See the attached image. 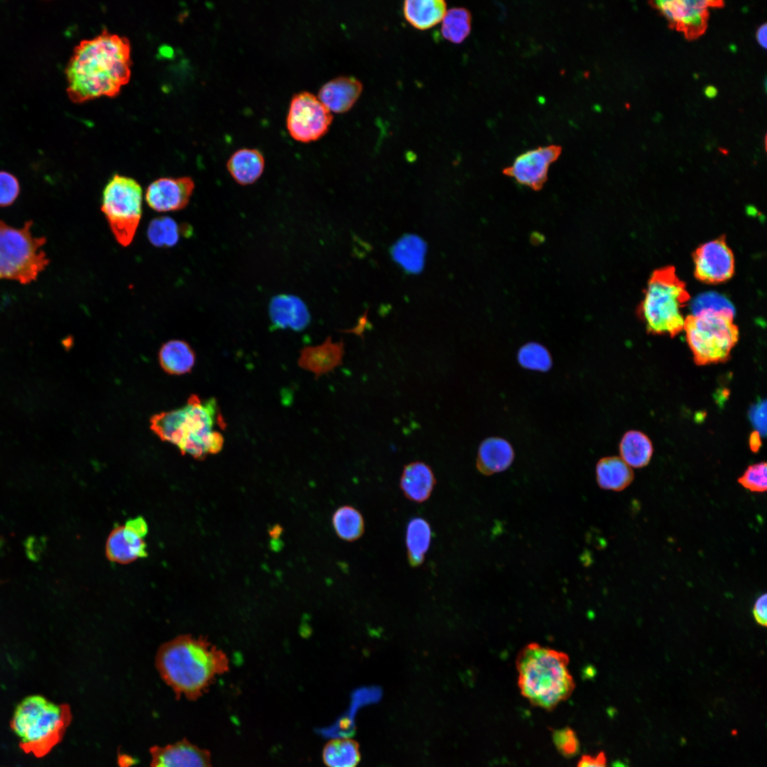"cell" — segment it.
I'll return each mask as SVG.
<instances>
[{"label": "cell", "mask_w": 767, "mask_h": 767, "mask_svg": "<svg viewBox=\"0 0 767 767\" xmlns=\"http://www.w3.org/2000/svg\"><path fill=\"white\" fill-rule=\"evenodd\" d=\"M514 452L509 442L501 437H489L479 445L477 468L484 475L502 472L512 463Z\"/></svg>", "instance_id": "19"}, {"label": "cell", "mask_w": 767, "mask_h": 767, "mask_svg": "<svg viewBox=\"0 0 767 767\" xmlns=\"http://www.w3.org/2000/svg\"><path fill=\"white\" fill-rule=\"evenodd\" d=\"M552 739L556 749L563 756L567 758L574 756L580 750L578 737L574 730L570 727L553 731Z\"/></svg>", "instance_id": "34"}, {"label": "cell", "mask_w": 767, "mask_h": 767, "mask_svg": "<svg viewBox=\"0 0 767 767\" xmlns=\"http://www.w3.org/2000/svg\"><path fill=\"white\" fill-rule=\"evenodd\" d=\"M576 767H625V766L620 762L609 764L605 754L600 751L596 754L583 755Z\"/></svg>", "instance_id": "37"}, {"label": "cell", "mask_w": 767, "mask_h": 767, "mask_svg": "<svg viewBox=\"0 0 767 767\" xmlns=\"http://www.w3.org/2000/svg\"><path fill=\"white\" fill-rule=\"evenodd\" d=\"M148 525L141 516L130 518L114 528L106 543V555L114 562L127 564L147 556L145 537Z\"/></svg>", "instance_id": "13"}, {"label": "cell", "mask_w": 767, "mask_h": 767, "mask_svg": "<svg viewBox=\"0 0 767 767\" xmlns=\"http://www.w3.org/2000/svg\"><path fill=\"white\" fill-rule=\"evenodd\" d=\"M756 38L758 44L764 49L767 48V24L764 23L758 27L756 33Z\"/></svg>", "instance_id": "40"}, {"label": "cell", "mask_w": 767, "mask_h": 767, "mask_svg": "<svg viewBox=\"0 0 767 767\" xmlns=\"http://www.w3.org/2000/svg\"><path fill=\"white\" fill-rule=\"evenodd\" d=\"M363 90L362 83L352 76H339L325 82L318 99L332 112L344 113L356 103Z\"/></svg>", "instance_id": "17"}, {"label": "cell", "mask_w": 767, "mask_h": 767, "mask_svg": "<svg viewBox=\"0 0 767 767\" xmlns=\"http://www.w3.org/2000/svg\"><path fill=\"white\" fill-rule=\"evenodd\" d=\"M369 320L367 318V311H366L364 312V314H363L359 318L357 325L354 328H352V329H351L349 330H346V332H352V333H354V334L363 337V334H364L366 328L367 327H369Z\"/></svg>", "instance_id": "39"}, {"label": "cell", "mask_w": 767, "mask_h": 767, "mask_svg": "<svg viewBox=\"0 0 767 767\" xmlns=\"http://www.w3.org/2000/svg\"><path fill=\"white\" fill-rule=\"evenodd\" d=\"M194 188V181L190 177L161 178L148 186L145 199L155 211H178L187 205Z\"/></svg>", "instance_id": "15"}, {"label": "cell", "mask_w": 767, "mask_h": 767, "mask_svg": "<svg viewBox=\"0 0 767 767\" xmlns=\"http://www.w3.org/2000/svg\"><path fill=\"white\" fill-rule=\"evenodd\" d=\"M621 458L630 467L641 468L646 466L653 455V447L649 437L642 432H626L619 445Z\"/></svg>", "instance_id": "26"}, {"label": "cell", "mask_w": 767, "mask_h": 767, "mask_svg": "<svg viewBox=\"0 0 767 767\" xmlns=\"http://www.w3.org/2000/svg\"><path fill=\"white\" fill-rule=\"evenodd\" d=\"M766 467L765 462L749 466L738 479V482L751 491H765L767 488Z\"/></svg>", "instance_id": "33"}, {"label": "cell", "mask_w": 767, "mask_h": 767, "mask_svg": "<svg viewBox=\"0 0 767 767\" xmlns=\"http://www.w3.org/2000/svg\"><path fill=\"white\" fill-rule=\"evenodd\" d=\"M761 437L760 434L755 430L750 435L749 442V447L751 450L754 453L757 452L761 446Z\"/></svg>", "instance_id": "41"}, {"label": "cell", "mask_w": 767, "mask_h": 767, "mask_svg": "<svg viewBox=\"0 0 767 767\" xmlns=\"http://www.w3.org/2000/svg\"><path fill=\"white\" fill-rule=\"evenodd\" d=\"M753 613L757 623L766 626L767 624V595L766 594L757 599Z\"/></svg>", "instance_id": "38"}, {"label": "cell", "mask_w": 767, "mask_h": 767, "mask_svg": "<svg viewBox=\"0 0 767 767\" xmlns=\"http://www.w3.org/2000/svg\"><path fill=\"white\" fill-rule=\"evenodd\" d=\"M692 309L693 313L685 318L683 330L695 364L727 361L739 334L732 304L724 296L708 292L694 300Z\"/></svg>", "instance_id": "3"}, {"label": "cell", "mask_w": 767, "mask_h": 767, "mask_svg": "<svg viewBox=\"0 0 767 767\" xmlns=\"http://www.w3.org/2000/svg\"><path fill=\"white\" fill-rule=\"evenodd\" d=\"M332 526L342 540L352 542L359 539L364 533V520L357 508L351 506L339 507L333 513Z\"/></svg>", "instance_id": "29"}, {"label": "cell", "mask_w": 767, "mask_h": 767, "mask_svg": "<svg viewBox=\"0 0 767 767\" xmlns=\"http://www.w3.org/2000/svg\"><path fill=\"white\" fill-rule=\"evenodd\" d=\"M447 11L442 0H407L403 3L406 20L415 28L429 29L442 21Z\"/></svg>", "instance_id": "21"}, {"label": "cell", "mask_w": 767, "mask_h": 767, "mask_svg": "<svg viewBox=\"0 0 767 767\" xmlns=\"http://www.w3.org/2000/svg\"><path fill=\"white\" fill-rule=\"evenodd\" d=\"M516 665L521 694L535 707L552 710L575 689L569 658L563 652L531 643L518 653Z\"/></svg>", "instance_id": "5"}, {"label": "cell", "mask_w": 767, "mask_h": 767, "mask_svg": "<svg viewBox=\"0 0 767 767\" xmlns=\"http://www.w3.org/2000/svg\"><path fill=\"white\" fill-rule=\"evenodd\" d=\"M597 480L604 489L621 491L633 480V472L621 457H606L601 459L596 468Z\"/></svg>", "instance_id": "23"}, {"label": "cell", "mask_w": 767, "mask_h": 767, "mask_svg": "<svg viewBox=\"0 0 767 767\" xmlns=\"http://www.w3.org/2000/svg\"><path fill=\"white\" fill-rule=\"evenodd\" d=\"M695 277L706 283L717 284L731 278L734 259L724 237L700 246L693 254Z\"/></svg>", "instance_id": "14"}, {"label": "cell", "mask_w": 767, "mask_h": 767, "mask_svg": "<svg viewBox=\"0 0 767 767\" xmlns=\"http://www.w3.org/2000/svg\"><path fill=\"white\" fill-rule=\"evenodd\" d=\"M561 152L562 148L557 145L527 151L517 156L503 173L521 185L540 190L547 181L550 165L557 160Z\"/></svg>", "instance_id": "12"}, {"label": "cell", "mask_w": 767, "mask_h": 767, "mask_svg": "<svg viewBox=\"0 0 767 767\" xmlns=\"http://www.w3.org/2000/svg\"><path fill=\"white\" fill-rule=\"evenodd\" d=\"M704 92L705 96L709 98H714L717 94V89L712 85L706 87Z\"/></svg>", "instance_id": "42"}, {"label": "cell", "mask_w": 767, "mask_h": 767, "mask_svg": "<svg viewBox=\"0 0 767 767\" xmlns=\"http://www.w3.org/2000/svg\"><path fill=\"white\" fill-rule=\"evenodd\" d=\"M225 424L214 398L202 399L192 394L180 408L153 415L150 428L163 441L168 442L197 459L219 452L224 445L216 427Z\"/></svg>", "instance_id": "2"}, {"label": "cell", "mask_w": 767, "mask_h": 767, "mask_svg": "<svg viewBox=\"0 0 767 767\" xmlns=\"http://www.w3.org/2000/svg\"><path fill=\"white\" fill-rule=\"evenodd\" d=\"M332 112L315 94L303 91L291 99L286 126L296 141L310 142L324 136L332 121Z\"/></svg>", "instance_id": "10"}, {"label": "cell", "mask_w": 767, "mask_h": 767, "mask_svg": "<svg viewBox=\"0 0 767 767\" xmlns=\"http://www.w3.org/2000/svg\"><path fill=\"white\" fill-rule=\"evenodd\" d=\"M472 28L470 11L463 7H454L446 11L441 25L443 38L453 43H460L469 35Z\"/></svg>", "instance_id": "30"}, {"label": "cell", "mask_w": 767, "mask_h": 767, "mask_svg": "<svg viewBox=\"0 0 767 767\" xmlns=\"http://www.w3.org/2000/svg\"><path fill=\"white\" fill-rule=\"evenodd\" d=\"M690 299L685 284L677 276L675 268L663 267L650 277L638 315L649 333L674 337L683 330L682 309Z\"/></svg>", "instance_id": "7"}, {"label": "cell", "mask_w": 767, "mask_h": 767, "mask_svg": "<svg viewBox=\"0 0 767 767\" xmlns=\"http://www.w3.org/2000/svg\"><path fill=\"white\" fill-rule=\"evenodd\" d=\"M426 244L419 236L408 234L400 239L393 246V259L405 271L417 273L424 266Z\"/></svg>", "instance_id": "25"}, {"label": "cell", "mask_w": 767, "mask_h": 767, "mask_svg": "<svg viewBox=\"0 0 767 767\" xmlns=\"http://www.w3.org/2000/svg\"><path fill=\"white\" fill-rule=\"evenodd\" d=\"M431 538V527L425 519L415 517L409 521L406 527V544L408 562L412 567H418L423 562Z\"/></svg>", "instance_id": "24"}, {"label": "cell", "mask_w": 767, "mask_h": 767, "mask_svg": "<svg viewBox=\"0 0 767 767\" xmlns=\"http://www.w3.org/2000/svg\"><path fill=\"white\" fill-rule=\"evenodd\" d=\"M20 192V185L16 177L4 170H0V207L11 205Z\"/></svg>", "instance_id": "35"}, {"label": "cell", "mask_w": 767, "mask_h": 767, "mask_svg": "<svg viewBox=\"0 0 767 767\" xmlns=\"http://www.w3.org/2000/svg\"><path fill=\"white\" fill-rule=\"evenodd\" d=\"M101 210L117 242L129 245L142 215L141 185L131 178L114 174L104 188Z\"/></svg>", "instance_id": "9"}, {"label": "cell", "mask_w": 767, "mask_h": 767, "mask_svg": "<svg viewBox=\"0 0 767 767\" xmlns=\"http://www.w3.org/2000/svg\"><path fill=\"white\" fill-rule=\"evenodd\" d=\"M517 360L523 368L534 371L545 372L553 365L548 349L536 342H527L521 346L517 353Z\"/></svg>", "instance_id": "32"}, {"label": "cell", "mask_w": 767, "mask_h": 767, "mask_svg": "<svg viewBox=\"0 0 767 767\" xmlns=\"http://www.w3.org/2000/svg\"><path fill=\"white\" fill-rule=\"evenodd\" d=\"M271 312L273 320L283 326L300 327L307 320L305 305L298 298L291 295L275 297L271 302Z\"/></svg>", "instance_id": "28"}, {"label": "cell", "mask_w": 767, "mask_h": 767, "mask_svg": "<svg viewBox=\"0 0 767 767\" xmlns=\"http://www.w3.org/2000/svg\"><path fill=\"white\" fill-rule=\"evenodd\" d=\"M159 363L168 374L182 375L190 372L195 362V354L189 344L173 339L164 343L159 351Z\"/></svg>", "instance_id": "22"}, {"label": "cell", "mask_w": 767, "mask_h": 767, "mask_svg": "<svg viewBox=\"0 0 767 767\" xmlns=\"http://www.w3.org/2000/svg\"><path fill=\"white\" fill-rule=\"evenodd\" d=\"M31 220L15 228L0 220V279L28 284L36 280L50 263L43 246L45 236H34Z\"/></svg>", "instance_id": "8"}, {"label": "cell", "mask_w": 767, "mask_h": 767, "mask_svg": "<svg viewBox=\"0 0 767 767\" xmlns=\"http://www.w3.org/2000/svg\"><path fill=\"white\" fill-rule=\"evenodd\" d=\"M131 67L129 40L104 30L75 48L65 69L67 95L75 103L115 97L129 82Z\"/></svg>", "instance_id": "1"}, {"label": "cell", "mask_w": 767, "mask_h": 767, "mask_svg": "<svg viewBox=\"0 0 767 767\" xmlns=\"http://www.w3.org/2000/svg\"><path fill=\"white\" fill-rule=\"evenodd\" d=\"M668 21L670 27L692 40L702 35L707 26L708 7L721 6L720 1L665 0L653 1Z\"/></svg>", "instance_id": "11"}, {"label": "cell", "mask_w": 767, "mask_h": 767, "mask_svg": "<svg viewBox=\"0 0 767 767\" xmlns=\"http://www.w3.org/2000/svg\"><path fill=\"white\" fill-rule=\"evenodd\" d=\"M265 165L262 153L255 148H240L229 157L227 168L233 179L241 185L256 182Z\"/></svg>", "instance_id": "20"}, {"label": "cell", "mask_w": 767, "mask_h": 767, "mask_svg": "<svg viewBox=\"0 0 767 767\" xmlns=\"http://www.w3.org/2000/svg\"><path fill=\"white\" fill-rule=\"evenodd\" d=\"M181 227L170 217L155 218L148 224V239L155 246L171 247L178 243L182 234Z\"/></svg>", "instance_id": "31"}, {"label": "cell", "mask_w": 767, "mask_h": 767, "mask_svg": "<svg viewBox=\"0 0 767 767\" xmlns=\"http://www.w3.org/2000/svg\"><path fill=\"white\" fill-rule=\"evenodd\" d=\"M435 484L433 469L426 463L415 461L404 466L400 487L408 499L419 504L425 501L430 498Z\"/></svg>", "instance_id": "18"}, {"label": "cell", "mask_w": 767, "mask_h": 767, "mask_svg": "<svg viewBox=\"0 0 767 767\" xmlns=\"http://www.w3.org/2000/svg\"><path fill=\"white\" fill-rule=\"evenodd\" d=\"M156 665L161 677L179 698L195 700L222 670V655L205 641L179 636L159 648Z\"/></svg>", "instance_id": "4"}, {"label": "cell", "mask_w": 767, "mask_h": 767, "mask_svg": "<svg viewBox=\"0 0 767 767\" xmlns=\"http://www.w3.org/2000/svg\"><path fill=\"white\" fill-rule=\"evenodd\" d=\"M150 767H212L211 756L186 739L150 750Z\"/></svg>", "instance_id": "16"}, {"label": "cell", "mask_w": 767, "mask_h": 767, "mask_svg": "<svg viewBox=\"0 0 767 767\" xmlns=\"http://www.w3.org/2000/svg\"><path fill=\"white\" fill-rule=\"evenodd\" d=\"M361 756L359 744L349 738L332 739L322 751L323 762L327 767H357Z\"/></svg>", "instance_id": "27"}, {"label": "cell", "mask_w": 767, "mask_h": 767, "mask_svg": "<svg viewBox=\"0 0 767 767\" xmlns=\"http://www.w3.org/2000/svg\"><path fill=\"white\" fill-rule=\"evenodd\" d=\"M749 419L761 436L766 434V400H759L753 405L749 410Z\"/></svg>", "instance_id": "36"}, {"label": "cell", "mask_w": 767, "mask_h": 767, "mask_svg": "<svg viewBox=\"0 0 767 767\" xmlns=\"http://www.w3.org/2000/svg\"><path fill=\"white\" fill-rule=\"evenodd\" d=\"M71 720L68 705L55 704L40 695H31L17 705L11 727L23 751L42 757L61 741Z\"/></svg>", "instance_id": "6"}]
</instances>
